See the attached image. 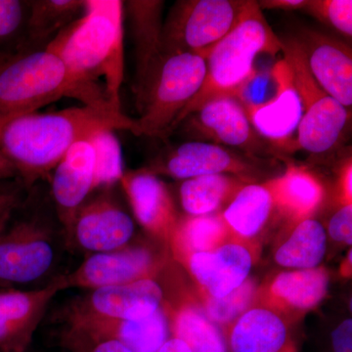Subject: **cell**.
Segmentation results:
<instances>
[{"label": "cell", "mask_w": 352, "mask_h": 352, "mask_svg": "<svg viewBox=\"0 0 352 352\" xmlns=\"http://www.w3.org/2000/svg\"><path fill=\"white\" fill-rule=\"evenodd\" d=\"M100 129H122L136 135V122L124 113L85 105L0 116V154L14 164L25 186L31 187L50 177L76 142Z\"/></svg>", "instance_id": "obj_1"}, {"label": "cell", "mask_w": 352, "mask_h": 352, "mask_svg": "<svg viewBox=\"0 0 352 352\" xmlns=\"http://www.w3.org/2000/svg\"><path fill=\"white\" fill-rule=\"evenodd\" d=\"M124 6L120 0H87L80 18L62 30L47 45L69 74L83 85L99 87L122 113L120 92L124 76Z\"/></svg>", "instance_id": "obj_2"}, {"label": "cell", "mask_w": 352, "mask_h": 352, "mask_svg": "<svg viewBox=\"0 0 352 352\" xmlns=\"http://www.w3.org/2000/svg\"><path fill=\"white\" fill-rule=\"evenodd\" d=\"M63 97L90 107L112 109L100 87L78 82L46 47L0 57V116L36 112Z\"/></svg>", "instance_id": "obj_3"}, {"label": "cell", "mask_w": 352, "mask_h": 352, "mask_svg": "<svg viewBox=\"0 0 352 352\" xmlns=\"http://www.w3.org/2000/svg\"><path fill=\"white\" fill-rule=\"evenodd\" d=\"M280 51L281 39L271 29L258 1L248 0L238 24L208 53L205 80L180 113L175 129L208 102L221 97L238 99L256 73V57L261 54L274 56Z\"/></svg>", "instance_id": "obj_4"}, {"label": "cell", "mask_w": 352, "mask_h": 352, "mask_svg": "<svg viewBox=\"0 0 352 352\" xmlns=\"http://www.w3.org/2000/svg\"><path fill=\"white\" fill-rule=\"evenodd\" d=\"M15 208L0 219V284L8 287L50 277L68 249L60 224L38 214L16 219Z\"/></svg>", "instance_id": "obj_5"}, {"label": "cell", "mask_w": 352, "mask_h": 352, "mask_svg": "<svg viewBox=\"0 0 352 352\" xmlns=\"http://www.w3.org/2000/svg\"><path fill=\"white\" fill-rule=\"evenodd\" d=\"M208 54L175 53L164 57L138 104L136 135L164 138L198 94L207 73Z\"/></svg>", "instance_id": "obj_6"}, {"label": "cell", "mask_w": 352, "mask_h": 352, "mask_svg": "<svg viewBox=\"0 0 352 352\" xmlns=\"http://www.w3.org/2000/svg\"><path fill=\"white\" fill-rule=\"evenodd\" d=\"M280 39L283 59L291 69L303 109L294 151L329 154L339 146L351 120V111L322 89L293 36Z\"/></svg>", "instance_id": "obj_7"}, {"label": "cell", "mask_w": 352, "mask_h": 352, "mask_svg": "<svg viewBox=\"0 0 352 352\" xmlns=\"http://www.w3.org/2000/svg\"><path fill=\"white\" fill-rule=\"evenodd\" d=\"M248 0H182L164 21V56L208 54L239 22Z\"/></svg>", "instance_id": "obj_8"}, {"label": "cell", "mask_w": 352, "mask_h": 352, "mask_svg": "<svg viewBox=\"0 0 352 352\" xmlns=\"http://www.w3.org/2000/svg\"><path fill=\"white\" fill-rule=\"evenodd\" d=\"M164 258L145 245H131L113 251L87 254L76 270L61 274L65 289H95L156 279Z\"/></svg>", "instance_id": "obj_9"}, {"label": "cell", "mask_w": 352, "mask_h": 352, "mask_svg": "<svg viewBox=\"0 0 352 352\" xmlns=\"http://www.w3.org/2000/svg\"><path fill=\"white\" fill-rule=\"evenodd\" d=\"M164 294L155 279L89 289L72 298L53 317L58 319L97 317L120 320L146 318L164 307Z\"/></svg>", "instance_id": "obj_10"}, {"label": "cell", "mask_w": 352, "mask_h": 352, "mask_svg": "<svg viewBox=\"0 0 352 352\" xmlns=\"http://www.w3.org/2000/svg\"><path fill=\"white\" fill-rule=\"evenodd\" d=\"M88 199L76 214L69 249L78 248L87 254L120 249L129 244L134 222L113 197L112 188Z\"/></svg>", "instance_id": "obj_11"}, {"label": "cell", "mask_w": 352, "mask_h": 352, "mask_svg": "<svg viewBox=\"0 0 352 352\" xmlns=\"http://www.w3.org/2000/svg\"><path fill=\"white\" fill-rule=\"evenodd\" d=\"M275 94L263 104L243 106L256 133L268 144L286 152L294 151L296 131L303 109L291 69L284 59L270 69Z\"/></svg>", "instance_id": "obj_12"}, {"label": "cell", "mask_w": 352, "mask_h": 352, "mask_svg": "<svg viewBox=\"0 0 352 352\" xmlns=\"http://www.w3.org/2000/svg\"><path fill=\"white\" fill-rule=\"evenodd\" d=\"M60 275L41 288H0V352L28 351L51 300L65 289Z\"/></svg>", "instance_id": "obj_13"}, {"label": "cell", "mask_w": 352, "mask_h": 352, "mask_svg": "<svg viewBox=\"0 0 352 352\" xmlns=\"http://www.w3.org/2000/svg\"><path fill=\"white\" fill-rule=\"evenodd\" d=\"M254 159L214 143L193 140L170 148L146 170L184 180L214 175L245 176L256 170Z\"/></svg>", "instance_id": "obj_14"}, {"label": "cell", "mask_w": 352, "mask_h": 352, "mask_svg": "<svg viewBox=\"0 0 352 352\" xmlns=\"http://www.w3.org/2000/svg\"><path fill=\"white\" fill-rule=\"evenodd\" d=\"M185 129L206 142L238 148L256 157L265 152L264 140L250 122L242 104L233 97L214 99L201 106L182 124Z\"/></svg>", "instance_id": "obj_15"}, {"label": "cell", "mask_w": 352, "mask_h": 352, "mask_svg": "<svg viewBox=\"0 0 352 352\" xmlns=\"http://www.w3.org/2000/svg\"><path fill=\"white\" fill-rule=\"evenodd\" d=\"M308 69L326 94L351 109L352 52L347 44L328 34L300 28L294 34Z\"/></svg>", "instance_id": "obj_16"}, {"label": "cell", "mask_w": 352, "mask_h": 352, "mask_svg": "<svg viewBox=\"0 0 352 352\" xmlns=\"http://www.w3.org/2000/svg\"><path fill=\"white\" fill-rule=\"evenodd\" d=\"M50 180L55 212L69 249L76 214L95 191L94 150L87 138L69 148L51 173Z\"/></svg>", "instance_id": "obj_17"}, {"label": "cell", "mask_w": 352, "mask_h": 352, "mask_svg": "<svg viewBox=\"0 0 352 352\" xmlns=\"http://www.w3.org/2000/svg\"><path fill=\"white\" fill-rule=\"evenodd\" d=\"M254 256L248 241L233 237L212 251L193 254L183 265L200 289V295L221 298L249 278Z\"/></svg>", "instance_id": "obj_18"}, {"label": "cell", "mask_w": 352, "mask_h": 352, "mask_svg": "<svg viewBox=\"0 0 352 352\" xmlns=\"http://www.w3.org/2000/svg\"><path fill=\"white\" fill-rule=\"evenodd\" d=\"M56 321L69 332L90 340H115L132 352H157L170 339V322L164 307L139 320L80 317Z\"/></svg>", "instance_id": "obj_19"}, {"label": "cell", "mask_w": 352, "mask_h": 352, "mask_svg": "<svg viewBox=\"0 0 352 352\" xmlns=\"http://www.w3.org/2000/svg\"><path fill=\"white\" fill-rule=\"evenodd\" d=\"M120 183L138 223L168 245L179 217L166 185L146 168L124 171Z\"/></svg>", "instance_id": "obj_20"}, {"label": "cell", "mask_w": 352, "mask_h": 352, "mask_svg": "<svg viewBox=\"0 0 352 352\" xmlns=\"http://www.w3.org/2000/svg\"><path fill=\"white\" fill-rule=\"evenodd\" d=\"M124 13L127 14L131 22L135 52L134 94L138 104L164 57V2L160 0H129L124 2Z\"/></svg>", "instance_id": "obj_21"}, {"label": "cell", "mask_w": 352, "mask_h": 352, "mask_svg": "<svg viewBox=\"0 0 352 352\" xmlns=\"http://www.w3.org/2000/svg\"><path fill=\"white\" fill-rule=\"evenodd\" d=\"M274 201L275 210L296 226L312 219L325 198L320 179L302 166L289 164L284 175L265 182Z\"/></svg>", "instance_id": "obj_22"}, {"label": "cell", "mask_w": 352, "mask_h": 352, "mask_svg": "<svg viewBox=\"0 0 352 352\" xmlns=\"http://www.w3.org/2000/svg\"><path fill=\"white\" fill-rule=\"evenodd\" d=\"M228 352H280L289 342L286 322L274 310L252 307L224 331Z\"/></svg>", "instance_id": "obj_23"}, {"label": "cell", "mask_w": 352, "mask_h": 352, "mask_svg": "<svg viewBox=\"0 0 352 352\" xmlns=\"http://www.w3.org/2000/svg\"><path fill=\"white\" fill-rule=\"evenodd\" d=\"M329 276L323 267L280 273L264 291L263 307L278 310L305 311L326 296Z\"/></svg>", "instance_id": "obj_24"}, {"label": "cell", "mask_w": 352, "mask_h": 352, "mask_svg": "<svg viewBox=\"0 0 352 352\" xmlns=\"http://www.w3.org/2000/svg\"><path fill=\"white\" fill-rule=\"evenodd\" d=\"M233 237L221 212L189 215L178 220L168 245L175 261L184 264L193 254L212 251Z\"/></svg>", "instance_id": "obj_25"}, {"label": "cell", "mask_w": 352, "mask_h": 352, "mask_svg": "<svg viewBox=\"0 0 352 352\" xmlns=\"http://www.w3.org/2000/svg\"><path fill=\"white\" fill-rule=\"evenodd\" d=\"M274 210V201L265 183H247L221 215L231 233L247 241L263 231Z\"/></svg>", "instance_id": "obj_26"}, {"label": "cell", "mask_w": 352, "mask_h": 352, "mask_svg": "<svg viewBox=\"0 0 352 352\" xmlns=\"http://www.w3.org/2000/svg\"><path fill=\"white\" fill-rule=\"evenodd\" d=\"M171 337L184 342L192 352H228L222 330L212 323L195 302L164 307Z\"/></svg>", "instance_id": "obj_27"}, {"label": "cell", "mask_w": 352, "mask_h": 352, "mask_svg": "<svg viewBox=\"0 0 352 352\" xmlns=\"http://www.w3.org/2000/svg\"><path fill=\"white\" fill-rule=\"evenodd\" d=\"M247 182L239 176L214 175L185 180L180 187L183 210L191 217L217 214Z\"/></svg>", "instance_id": "obj_28"}, {"label": "cell", "mask_w": 352, "mask_h": 352, "mask_svg": "<svg viewBox=\"0 0 352 352\" xmlns=\"http://www.w3.org/2000/svg\"><path fill=\"white\" fill-rule=\"evenodd\" d=\"M327 244L325 229L316 219H308L294 226L288 239L278 248L275 261L279 265L294 270L318 267Z\"/></svg>", "instance_id": "obj_29"}, {"label": "cell", "mask_w": 352, "mask_h": 352, "mask_svg": "<svg viewBox=\"0 0 352 352\" xmlns=\"http://www.w3.org/2000/svg\"><path fill=\"white\" fill-rule=\"evenodd\" d=\"M87 0H34L30 1L25 29L30 41H43L80 18Z\"/></svg>", "instance_id": "obj_30"}, {"label": "cell", "mask_w": 352, "mask_h": 352, "mask_svg": "<svg viewBox=\"0 0 352 352\" xmlns=\"http://www.w3.org/2000/svg\"><path fill=\"white\" fill-rule=\"evenodd\" d=\"M258 292L256 281L248 278L240 287L221 298L200 295V307L206 316L224 332L252 307Z\"/></svg>", "instance_id": "obj_31"}, {"label": "cell", "mask_w": 352, "mask_h": 352, "mask_svg": "<svg viewBox=\"0 0 352 352\" xmlns=\"http://www.w3.org/2000/svg\"><path fill=\"white\" fill-rule=\"evenodd\" d=\"M94 155L95 190L112 188L124 175L119 139L112 129H100L87 138Z\"/></svg>", "instance_id": "obj_32"}, {"label": "cell", "mask_w": 352, "mask_h": 352, "mask_svg": "<svg viewBox=\"0 0 352 352\" xmlns=\"http://www.w3.org/2000/svg\"><path fill=\"white\" fill-rule=\"evenodd\" d=\"M303 9L317 20L333 28L346 38H351V0H307Z\"/></svg>", "instance_id": "obj_33"}, {"label": "cell", "mask_w": 352, "mask_h": 352, "mask_svg": "<svg viewBox=\"0 0 352 352\" xmlns=\"http://www.w3.org/2000/svg\"><path fill=\"white\" fill-rule=\"evenodd\" d=\"M30 2L0 0V43L15 38L25 27Z\"/></svg>", "instance_id": "obj_34"}, {"label": "cell", "mask_w": 352, "mask_h": 352, "mask_svg": "<svg viewBox=\"0 0 352 352\" xmlns=\"http://www.w3.org/2000/svg\"><path fill=\"white\" fill-rule=\"evenodd\" d=\"M58 344L66 352H132L124 344L115 340H95L60 329Z\"/></svg>", "instance_id": "obj_35"}, {"label": "cell", "mask_w": 352, "mask_h": 352, "mask_svg": "<svg viewBox=\"0 0 352 352\" xmlns=\"http://www.w3.org/2000/svg\"><path fill=\"white\" fill-rule=\"evenodd\" d=\"M328 232L333 240L351 245L352 205H340L339 210L329 221Z\"/></svg>", "instance_id": "obj_36"}, {"label": "cell", "mask_w": 352, "mask_h": 352, "mask_svg": "<svg viewBox=\"0 0 352 352\" xmlns=\"http://www.w3.org/2000/svg\"><path fill=\"white\" fill-rule=\"evenodd\" d=\"M25 188L20 178L0 180V219L22 203Z\"/></svg>", "instance_id": "obj_37"}, {"label": "cell", "mask_w": 352, "mask_h": 352, "mask_svg": "<svg viewBox=\"0 0 352 352\" xmlns=\"http://www.w3.org/2000/svg\"><path fill=\"white\" fill-rule=\"evenodd\" d=\"M338 201L340 205H352V161L347 157L340 168L338 177Z\"/></svg>", "instance_id": "obj_38"}, {"label": "cell", "mask_w": 352, "mask_h": 352, "mask_svg": "<svg viewBox=\"0 0 352 352\" xmlns=\"http://www.w3.org/2000/svg\"><path fill=\"white\" fill-rule=\"evenodd\" d=\"M333 352H352V320L342 321L331 333Z\"/></svg>", "instance_id": "obj_39"}, {"label": "cell", "mask_w": 352, "mask_h": 352, "mask_svg": "<svg viewBox=\"0 0 352 352\" xmlns=\"http://www.w3.org/2000/svg\"><path fill=\"white\" fill-rule=\"evenodd\" d=\"M307 0H263L258 1L259 8L281 9V10H298L305 8Z\"/></svg>", "instance_id": "obj_40"}, {"label": "cell", "mask_w": 352, "mask_h": 352, "mask_svg": "<svg viewBox=\"0 0 352 352\" xmlns=\"http://www.w3.org/2000/svg\"><path fill=\"white\" fill-rule=\"evenodd\" d=\"M14 178H19L17 170L10 161H8L3 155L0 154V180L14 179Z\"/></svg>", "instance_id": "obj_41"}, {"label": "cell", "mask_w": 352, "mask_h": 352, "mask_svg": "<svg viewBox=\"0 0 352 352\" xmlns=\"http://www.w3.org/2000/svg\"><path fill=\"white\" fill-rule=\"evenodd\" d=\"M157 352H192V351L182 340L170 337V339L164 342Z\"/></svg>", "instance_id": "obj_42"}, {"label": "cell", "mask_w": 352, "mask_h": 352, "mask_svg": "<svg viewBox=\"0 0 352 352\" xmlns=\"http://www.w3.org/2000/svg\"><path fill=\"white\" fill-rule=\"evenodd\" d=\"M342 272L344 273V276H351V250L347 254L346 263L342 267Z\"/></svg>", "instance_id": "obj_43"}, {"label": "cell", "mask_w": 352, "mask_h": 352, "mask_svg": "<svg viewBox=\"0 0 352 352\" xmlns=\"http://www.w3.org/2000/svg\"><path fill=\"white\" fill-rule=\"evenodd\" d=\"M280 352H296L295 346H294L293 342H289V344Z\"/></svg>", "instance_id": "obj_44"}, {"label": "cell", "mask_w": 352, "mask_h": 352, "mask_svg": "<svg viewBox=\"0 0 352 352\" xmlns=\"http://www.w3.org/2000/svg\"><path fill=\"white\" fill-rule=\"evenodd\" d=\"M2 287H8V286H6V285L0 284V288H2Z\"/></svg>", "instance_id": "obj_45"}]
</instances>
